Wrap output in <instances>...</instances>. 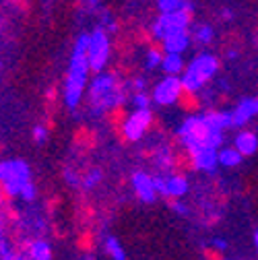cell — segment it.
Listing matches in <instances>:
<instances>
[{"instance_id":"cell-1","label":"cell","mask_w":258,"mask_h":260,"mask_svg":"<svg viewBox=\"0 0 258 260\" xmlns=\"http://www.w3.org/2000/svg\"><path fill=\"white\" fill-rule=\"evenodd\" d=\"M182 137L192 143V145H197L199 149L207 151V149H215L219 143H221V137L217 133V128H213L205 118H197V116H192L188 118V122L182 126Z\"/></svg>"},{"instance_id":"cell-2","label":"cell","mask_w":258,"mask_h":260,"mask_svg":"<svg viewBox=\"0 0 258 260\" xmlns=\"http://www.w3.org/2000/svg\"><path fill=\"white\" fill-rule=\"evenodd\" d=\"M128 118H131V112H128V108L122 100H114L104 108V122H106L108 130L112 133V137L116 139V143L124 149L128 145H133L131 139H128V133H126Z\"/></svg>"},{"instance_id":"cell-3","label":"cell","mask_w":258,"mask_h":260,"mask_svg":"<svg viewBox=\"0 0 258 260\" xmlns=\"http://www.w3.org/2000/svg\"><path fill=\"white\" fill-rule=\"evenodd\" d=\"M100 143H102V137H100L98 128H93L89 124H77L75 126L73 137H71V145L79 157H89L93 151L100 149Z\"/></svg>"},{"instance_id":"cell-4","label":"cell","mask_w":258,"mask_h":260,"mask_svg":"<svg viewBox=\"0 0 258 260\" xmlns=\"http://www.w3.org/2000/svg\"><path fill=\"white\" fill-rule=\"evenodd\" d=\"M217 69H219V60L215 56H199L186 69L184 81L190 83V85H195V87H201V85L211 81V77L217 73Z\"/></svg>"},{"instance_id":"cell-5","label":"cell","mask_w":258,"mask_h":260,"mask_svg":"<svg viewBox=\"0 0 258 260\" xmlns=\"http://www.w3.org/2000/svg\"><path fill=\"white\" fill-rule=\"evenodd\" d=\"M174 106L182 114L192 118V116H199L203 112V97H201V93L197 91L195 85H190L182 79L180 87H178V93H176V100H174Z\"/></svg>"},{"instance_id":"cell-6","label":"cell","mask_w":258,"mask_h":260,"mask_svg":"<svg viewBox=\"0 0 258 260\" xmlns=\"http://www.w3.org/2000/svg\"><path fill=\"white\" fill-rule=\"evenodd\" d=\"M60 104H62V91L58 87V83H52L46 91H44V102H42V110H44V120L42 126L46 128V133H54L58 126V114H60Z\"/></svg>"},{"instance_id":"cell-7","label":"cell","mask_w":258,"mask_h":260,"mask_svg":"<svg viewBox=\"0 0 258 260\" xmlns=\"http://www.w3.org/2000/svg\"><path fill=\"white\" fill-rule=\"evenodd\" d=\"M151 120H153V112L149 108H139L135 114H131L126 124V133L131 143H139L145 135H151Z\"/></svg>"},{"instance_id":"cell-8","label":"cell","mask_w":258,"mask_h":260,"mask_svg":"<svg viewBox=\"0 0 258 260\" xmlns=\"http://www.w3.org/2000/svg\"><path fill=\"white\" fill-rule=\"evenodd\" d=\"M110 42L104 31H98L91 40V58H89V75H98L108 62Z\"/></svg>"},{"instance_id":"cell-9","label":"cell","mask_w":258,"mask_h":260,"mask_svg":"<svg viewBox=\"0 0 258 260\" xmlns=\"http://www.w3.org/2000/svg\"><path fill=\"white\" fill-rule=\"evenodd\" d=\"M75 248L83 256H93L95 252H98V248H100V232H98V227H93V225L79 227L77 234H75Z\"/></svg>"},{"instance_id":"cell-10","label":"cell","mask_w":258,"mask_h":260,"mask_svg":"<svg viewBox=\"0 0 258 260\" xmlns=\"http://www.w3.org/2000/svg\"><path fill=\"white\" fill-rule=\"evenodd\" d=\"M75 221H77V227H85V225L98 227V223H100V211H98V205H95L89 197H85V194H81V197L77 199Z\"/></svg>"},{"instance_id":"cell-11","label":"cell","mask_w":258,"mask_h":260,"mask_svg":"<svg viewBox=\"0 0 258 260\" xmlns=\"http://www.w3.org/2000/svg\"><path fill=\"white\" fill-rule=\"evenodd\" d=\"M180 81H182V79H178V77L170 75L164 83H159V85H157V89H155V93H153L155 102H157V104H161V106H172V104H174V100H176V93H178Z\"/></svg>"},{"instance_id":"cell-12","label":"cell","mask_w":258,"mask_h":260,"mask_svg":"<svg viewBox=\"0 0 258 260\" xmlns=\"http://www.w3.org/2000/svg\"><path fill=\"white\" fill-rule=\"evenodd\" d=\"M168 56H170V48H168L166 38H159V36H157V38L147 46L149 67H159V64H164Z\"/></svg>"},{"instance_id":"cell-13","label":"cell","mask_w":258,"mask_h":260,"mask_svg":"<svg viewBox=\"0 0 258 260\" xmlns=\"http://www.w3.org/2000/svg\"><path fill=\"white\" fill-rule=\"evenodd\" d=\"M133 180H135V186H137L139 197H141L143 201H153V199H155L157 190H155V180H153V178H149L147 174H135Z\"/></svg>"},{"instance_id":"cell-14","label":"cell","mask_w":258,"mask_h":260,"mask_svg":"<svg viewBox=\"0 0 258 260\" xmlns=\"http://www.w3.org/2000/svg\"><path fill=\"white\" fill-rule=\"evenodd\" d=\"M256 147H258V139L252 130H244V133L238 135L236 139V149L240 151L242 157H250L256 153Z\"/></svg>"},{"instance_id":"cell-15","label":"cell","mask_w":258,"mask_h":260,"mask_svg":"<svg viewBox=\"0 0 258 260\" xmlns=\"http://www.w3.org/2000/svg\"><path fill=\"white\" fill-rule=\"evenodd\" d=\"M133 36H135L137 46L147 50V46L157 38V29H155V27H149V25H141V23H139V25H135V27H133Z\"/></svg>"},{"instance_id":"cell-16","label":"cell","mask_w":258,"mask_h":260,"mask_svg":"<svg viewBox=\"0 0 258 260\" xmlns=\"http://www.w3.org/2000/svg\"><path fill=\"white\" fill-rule=\"evenodd\" d=\"M17 199V182L7 178L5 174H0V205L15 203Z\"/></svg>"},{"instance_id":"cell-17","label":"cell","mask_w":258,"mask_h":260,"mask_svg":"<svg viewBox=\"0 0 258 260\" xmlns=\"http://www.w3.org/2000/svg\"><path fill=\"white\" fill-rule=\"evenodd\" d=\"M166 42H168V48L170 52H182L186 46H188V29H182V31H174V34H168L164 36Z\"/></svg>"},{"instance_id":"cell-18","label":"cell","mask_w":258,"mask_h":260,"mask_svg":"<svg viewBox=\"0 0 258 260\" xmlns=\"http://www.w3.org/2000/svg\"><path fill=\"white\" fill-rule=\"evenodd\" d=\"M161 67L166 69V73H168V75H174V77H178L180 73H186L184 62H182V58H180V54H178V52H170V56L166 58V62L161 64Z\"/></svg>"},{"instance_id":"cell-19","label":"cell","mask_w":258,"mask_h":260,"mask_svg":"<svg viewBox=\"0 0 258 260\" xmlns=\"http://www.w3.org/2000/svg\"><path fill=\"white\" fill-rule=\"evenodd\" d=\"M205 120H207L213 128H217V130H221L223 126L232 124V118H230V116H225V114L219 112V110H209V112L205 114Z\"/></svg>"},{"instance_id":"cell-20","label":"cell","mask_w":258,"mask_h":260,"mask_svg":"<svg viewBox=\"0 0 258 260\" xmlns=\"http://www.w3.org/2000/svg\"><path fill=\"white\" fill-rule=\"evenodd\" d=\"M223 166H228V168H234V166H238L240 161H242V155H240V151L238 149H223L221 153H219V157H217Z\"/></svg>"},{"instance_id":"cell-21","label":"cell","mask_w":258,"mask_h":260,"mask_svg":"<svg viewBox=\"0 0 258 260\" xmlns=\"http://www.w3.org/2000/svg\"><path fill=\"white\" fill-rule=\"evenodd\" d=\"M139 157L143 164H149V166H159V159H161V151L155 149V147H143L139 149Z\"/></svg>"},{"instance_id":"cell-22","label":"cell","mask_w":258,"mask_h":260,"mask_svg":"<svg viewBox=\"0 0 258 260\" xmlns=\"http://www.w3.org/2000/svg\"><path fill=\"white\" fill-rule=\"evenodd\" d=\"M62 197L60 194H52V197H48L46 201H44V211H46V215L48 217H56V213L60 211V207H62Z\"/></svg>"},{"instance_id":"cell-23","label":"cell","mask_w":258,"mask_h":260,"mask_svg":"<svg viewBox=\"0 0 258 260\" xmlns=\"http://www.w3.org/2000/svg\"><path fill=\"white\" fill-rule=\"evenodd\" d=\"M201 256L205 260H223L225 258V252H223V248L219 244H209V246H203Z\"/></svg>"},{"instance_id":"cell-24","label":"cell","mask_w":258,"mask_h":260,"mask_svg":"<svg viewBox=\"0 0 258 260\" xmlns=\"http://www.w3.org/2000/svg\"><path fill=\"white\" fill-rule=\"evenodd\" d=\"M31 258H42V260H48V258H52V250H50V246L38 240V244H36L34 252H31Z\"/></svg>"},{"instance_id":"cell-25","label":"cell","mask_w":258,"mask_h":260,"mask_svg":"<svg viewBox=\"0 0 258 260\" xmlns=\"http://www.w3.org/2000/svg\"><path fill=\"white\" fill-rule=\"evenodd\" d=\"M182 7V0H161V11L164 13H174Z\"/></svg>"},{"instance_id":"cell-26","label":"cell","mask_w":258,"mask_h":260,"mask_svg":"<svg viewBox=\"0 0 258 260\" xmlns=\"http://www.w3.org/2000/svg\"><path fill=\"white\" fill-rule=\"evenodd\" d=\"M106 246H108L106 250H108V254H110L112 258H124V252L120 250V246H118L114 240H108V242H106Z\"/></svg>"},{"instance_id":"cell-27","label":"cell","mask_w":258,"mask_h":260,"mask_svg":"<svg viewBox=\"0 0 258 260\" xmlns=\"http://www.w3.org/2000/svg\"><path fill=\"white\" fill-rule=\"evenodd\" d=\"M9 3H11L19 13H23V15H27V13L31 11V0H9Z\"/></svg>"},{"instance_id":"cell-28","label":"cell","mask_w":258,"mask_h":260,"mask_svg":"<svg viewBox=\"0 0 258 260\" xmlns=\"http://www.w3.org/2000/svg\"><path fill=\"white\" fill-rule=\"evenodd\" d=\"M52 236H54L56 240H60V242H62V240H67V238H69V232L64 230V227H60V225H56V223H54V225H52Z\"/></svg>"},{"instance_id":"cell-29","label":"cell","mask_w":258,"mask_h":260,"mask_svg":"<svg viewBox=\"0 0 258 260\" xmlns=\"http://www.w3.org/2000/svg\"><path fill=\"white\" fill-rule=\"evenodd\" d=\"M197 38H199L201 44H207V42H211L213 34H211V29H209V27H201V29H199V34H197Z\"/></svg>"},{"instance_id":"cell-30","label":"cell","mask_w":258,"mask_h":260,"mask_svg":"<svg viewBox=\"0 0 258 260\" xmlns=\"http://www.w3.org/2000/svg\"><path fill=\"white\" fill-rule=\"evenodd\" d=\"M219 223H221V215H217V213L205 215V225H207V227H215V225H219Z\"/></svg>"},{"instance_id":"cell-31","label":"cell","mask_w":258,"mask_h":260,"mask_svg":"<svg viewBox=\"0 0 258 260\" xmlns=\"http://www.w3.org/2000/svg\"><path fill=\"white\" fill-rule=\"evenodd\" d=\"M46 137H48V133H46V128H44V126L40 124V126H38V128L34 130V141H36V143H42V141H44Z\"/></svg>"},{"instance_id":"cell-32","label":"cell","mask_w":258,"mask_h":260,"mask_svg":"<svg viewBox=\"0 0 258 260\" xmlns=\"http://www.w3.org/2000/svg\"><path fill=\"white\" fill-rule=\"evenodd\" d=\"M254 40H256V46H258V27H254Z\"/></svg>"},{"instance_id":"cell-33","label":"cell","mask_w":258,"mask_h":260,"mask_svg":"<svg viewBox=\"0 0 258 260\" xmlns=\"http://www.w3.org/2000/svg\"><path fill=\"white\" fill-rule=\"evenodd\" d=\"M254 244H256V250H258V232H256V236H254Z\"/></svg>"}]
</instances>
